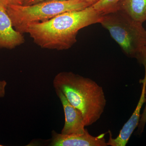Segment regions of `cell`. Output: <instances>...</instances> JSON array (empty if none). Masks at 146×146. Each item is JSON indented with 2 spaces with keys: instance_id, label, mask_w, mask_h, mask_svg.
Returning <instances> with one entry per match:
<instances>
[{
  "instance_id": "1",
  "label": "cell",
  "mask_w": 146,
  "mask_h": 146,
  "mask_svg": "<svg viewBox=\"0 0 146 146\" xmlns=\"http://www.w3.org/2000/svg\"><path fill=\"white\" fill-rule=\"evenodd\" d=\"M102 16L91 6L82 10L64 12L45 22L31 24L28 27L26 33L42 48L68 50L76 42L79 31L100 23Z\"/></svg>"
},
{
  "instance_id": "2",
  "label": "cell",
  "mask_w": 146,
  "mask_h": 146,
  "mask_svg": "<svg viewBox=\"0 0 146 146\" xmlns=\"http://www.w3.org/2000/svg\"><path fill=\"white\" fill-rule=\"evenodd\" d=\"M55 91H59L73 106L81 112L85 126L100 119L106 104L104 91L93 80L71 72L57 74L53 81Z\"/></svg>"
},
{
  "instance_id": "3",
  "label": "cell",
  "mask_w": 146,
  "mask_h": 146,
  "mask_svg": "<svg viewBox=\"0 0 146 146\" xmlns=\"http://www.w3.org/2000/svg\"><path fill=\"white\" fill-rule=\"evenodd\" d=\"M92 6L82 0H49L30 5H12L6 8L14 29L26 33L31 25L48 21L68 11L82 10Z\"/></svg>"
},
{
  "instance_id": "4",
  "label": "cell",
  "mask_w": 146,
  "mask_h": 146,
  "mask_svg": "<svg viewBox=\"0 0 146 146\" xmlns=\"http://www.w3.org/2000/svg\"><path fill=\"white\" fill-rule=\"evenodd\" d=\"M129 57L135 58L146 46V31L121 9L102 14L100 23Z\"/></svg>"
},
{
  "instance_id": "5",
  "label": "cell",
  "mask_w": 146,
  "mask_h": 146,
  "mask_svg": "<svg viewBox=\"0 0 146 146\" xmlns=\"http://www.w3.org/2000/svg\"><path fill=\"white\" fill-rule=\"evenodd\" d=\"M49 146H108L105 138V133L94 136L88 130L83 134L71 135H64L52 131Z\"/></svg>"
},
{
  "instance_id": "6",
  "label": "cell",
  "mask_w": 146,
  "mask_h": 146,
  "mask_svg": "<svg viewBox=\"0 0 146 146\" xmlns=\"http://www.w3.org/2000/svg\"><path fill=\"white\" fill-rule=\"evenodd\" d=\"M63 106L65 115V123L61 131L64 135L82 134L87 130L81 112L73 106L59 91H55Z\"/></svg>"
},
{
  "instance_id": "7",
  "label": "cell",
  "mask_w": 146,
  "mask_h": 146,
  "mask_svg": "<svg viewBox=\"0 0 146 146\" xmlns=\"http://www.w3.org/2000/svg\"><path fill=\"white\" fill-rule=\"evenodd\" d=\"M140 82L143 84L142 91L136 109L130 118L123 126L119 135L116 138H112L111 131H109V138L107 142L108 146H125L134 130L138 127L141 118V108L145 103V89L146 81H141Z\"/></svg>"
},
{
  "instance_id": "8",
  "label": "cell",
  "mask_w": 146,
  "mask_h": 146,
  "mask_svg": "<svg viewBox=\"0 0 146 146\" xmlns=\"http://www.w3.org/2000/svg\"><path fill=\"white\" fill-rule=\"evenodd\" d=\"M25 42L23 34L14 29L6 8L0 4V49H12Z\"/></svg>"
},
{
  "instance_id": "9",
  "label": "cell",
  "mask_w": 146,
  "mask_h": 146,
  "mask_svg": "<svg viewBox=\"0 0 146 146\" xmlns=\"http://www.w3.org/2000/svg\"><path fill=\"white\" fill-rule=\"evenodd\" d=\"M140 23L146 21V0H123L120 8Z\"/></svg>"
},
{
  "instance_id": "10",
  "label": "cell",
  "mask_w": 146,
  "mask_h": 146,
  "mask_svg": "<svg viewBox=\"0 0 146 146\" xmlns=\"http://www.w3.org/2000/svg\"><path fill=\"white\" fill-rule=\"evenodd\" d=\"M123 0H100L92 5L96 10L102 14L109 13L119 9Z\"/></svg>"
},
{
  "instance_id": "11",
  "label": "cell",
  "mask_w": 146,
  "mask_h": 146,
  "mask_svg": "<svg viewBox=\"0 0 146 146\" xmlns=\"http://www.w3.org/2000/svg\"><path fill=\"white\" fill-rule=\"evenodd\" d=\"M145 105L143 111L141 115L140 121L137 127V134L138 135H141L143 133L146 124V84L145 89Z\"/></svg>"
},
{
  "instance_id": "12",
  "label": "cell",
  "mask_w": 146,
  "mask_h": 146,
  "mask_svg": "<svg viewBox=\"0 0 146 146\" xmlns=\"http://www.w3.org/2000/svg\"><path fill=\"white\" fill-rule=\"evenodd\" d=\"M138 60V63L143 65L145 68V76L142 81H146V46L144 47L142 50L136 54L135 57Z\"/></svg>"
},
{
  "instance_id": "13",
  "label": "cell",
  "mask_w": 146,
  "mask_h": 146,
  "mask_svg": "<svg viewBox=\"0 0 146 146\" xmlns=\"http://www.w3.org/2000/svg\"><path fill=\"white\" fill-rule=\"evenodd\" d=\"M0 4L5 7L12 5H22V0H0Z\"/></svg>"
},
{
  "instance_id": "14",
  "label": "cell",
  "mask_w": 146,
  "mask_h": 146,
  "mask_svg": "<svg viewBox=\"0 0 146 146\" xmlns=\"http://www.w3.org/2000/svg\"><path fill=\"white\" fill-rule=\"evenodd\" d=\"M7 85V82L5 80H0V98H3L5 96Z\"/></svg>"
},
{
  "instance_id": "15",
  "label": "cell",
  "mask_w": 146,
  "mask_h": 146,
  "mask_svg": "<svg viewBox=\"0 0 146 146\" xmlns=\"http://www.w3.org/2000/svg\"><path fill=\"white\" fill-rule=\"evenodd\" d=\"M49 0H22V3L23 5H30L35 4L38 3Z\"/></svg>"
},
{
  "instance_id": "16",
  "label": "cell",
  "mask_w": 146,
  "mask_h": 146,
  "mask_svg": "<svg viewBox=\"0 0 146 146\" xmlns=\"http://www.w3.org/2000/svg\"><path fill=\"white\" fill-rule=\"evenodd\" d=\"M82 1H85L88 2L92 4V5H94L96 3L98 2L100 0H82Z\"/></svg>"
},
{
  "instance_id": "17",
  "label": "cell",
  "mask_w": 146,
  "mask_h": 146,
  "mask_svg": "<svg viewBox=\"0 0 146 146\" xmlns=\"http://www.w3.org/2000/svg\"><path fill=\"white\" fill-rule=\"evenodd\" d=\"M0 146H3L2 145H1V144H0Z\"/></svg>"
}]
</instances>
